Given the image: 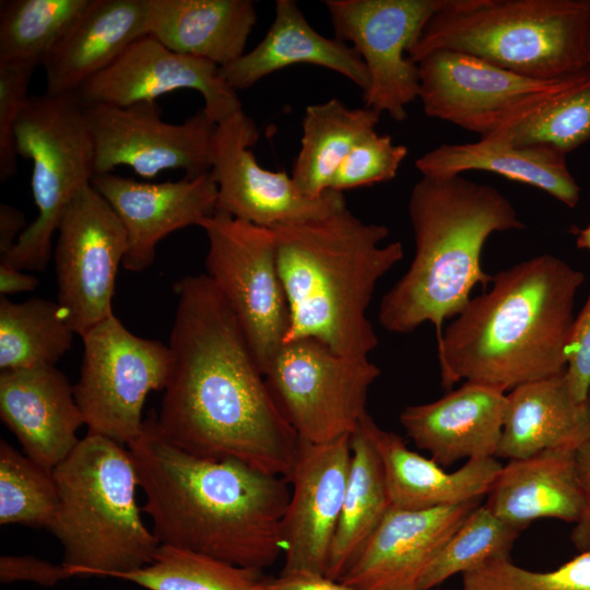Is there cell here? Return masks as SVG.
<instances>
[{
  "label": "cell",
  "instance_id": "obj_1",
  "mask_svg": "<svg viewBox=\"0 0 590 590\" xmlns=\"http://www.w3.org/2000/svg\"><path fill=\"white\" fill-rule=\"evenodd\" d=\"M160 432L202 458L233 459L288 480L299 438L275 403L244 331L205 273L174 284Z\"/></svg>",
  "mask_w": 590,
  "mask_h": 590
},
{
  "label": "cell",
  "instance_id": "obj_2",
  "mask_svg": "<svg viewBox=\"0 0 590 590\" xmlns=\"http://www.w3.org/2000/svg\"><path fill=\"white\" fill-rule=\"evenodd\" d=\"M129 449L161 545L262 570L283 553L291 491L281 476L233 459L191 455L170 442L150 414Z\"/></svg>",
  "mask_w": 590,
  "mask_h": 590
},
{
  "label": "cell",
  "instance_id": "obj_3",
  "mask_svg": "<svg viewBox=\"0 0 590 590\" xmlns=\"http://www.w3.org/2000/svg\"><path fill=\"white\" fill-rule=\"evenodd\" d=\"M581 271L543 253L495 274L436 344L444 389L459 380L503 391L566 370Z\"/></svg>",
  "mask_w": 590,
  "mask_h": 590
},
{
  "label": "cell",
  "instance_id": "obj_4",
  "mask_svg": "<svg viewBox=\"0 0 590 590\" xmlns=\"http://www.w3.org/2000/svg\"><path fill=\"white\" fill-rule=\"evenodd\" d=\"M272 231L288 306L283 343L312 338L338 354L368 357L378 337L367 308L379 280L403 259L402 243L382 244L389 228L347 206Z\"/></svg>",
  "mask_w": 590,
  "mask_h": 590
},
{
  "label": "cell",
  "instance_id": "obj_5",
  "mask_svg": "<svg viewBox=\"0 0 590 590\" xmlns=\"http://www.w3.org/2000/svg\"><path fill=\"white\" fill-rule=\"evenodd\" d=\"M408 211L415 253L408 271L382 297L380 326L410 333L430 322L436 342L447 319L470 302L472 290L492 282L481 264L486 239L496 232L524 228L514 204L498 189L461 175L422 176Z\"/></svg>",
  "mask_w": 590,
  "mask_h": 590
},
{
  "label": "cell",
  "instance_id": "obj_6",
  "mask_svg": "<svg viewBox=\"0 0 590 590\" xmlns=\"http://www.w3.org/2000/svg\"><path fill=\"white\" fill-rule=\"evenodd\" d=\"M52 472L59 502L47 530L75 577H116L154 560L161 543L142 519L128 448L86 434Z\"/></svg>",
  "mask_w": 590,
  "mask_h": 590
},
{
  "label": "cell",
  "instance_id": "obj_7",
  "mask_svg": "<svg viewBox=\"0 0 590 590\" xmlns=\"http://www.w3.org/2000/svg\"><path fill=\"white\" fill-rule=\"evenodd\" d=\"M589 25L590 0H442L408 56L458 51L553 80L586 69Z\"/></svg>",
  "mask_w": 590,
  "mask_h": 590
},
{
  "label": "cell",
  "instance_id": "obj_8",
  "mask_svg": "<svg viewBox=\"0 0 590 590\" xmlns=\"http://www.w3.org/2000/svg\"><path fill=\"white\" fill-rule=\"evenodd\" d=\"M17 154L33 164L37 216L0 262L44 271L54 234L74 197L95 175V149L78 93L30 96L15 125Z\"/></svg>",
  "mask_w": 590,
  "mask_h": 590
},
{
  "label": "cell",
  "instance_id": "obj_9",
  "mask_svg": "<svg viewBox=\"0 0 590 590\" xmlns=\"http://www.w3.org/2000/svg\"><path fill=\"white\" fill-rule=\"evenodd\" d=\"M420 95L426 116L479 133L508 129L551 103L590 85L585 70L553 80H538L480 58L437 50L417 62Z\"/></svg>",
  "mask_w": 590,
  "mask_h": 590
},
{
  "label": "cell",
  "instance_id": "obj_10",
  "mask_svg": "<svg viewBox=\"0 0 590 590\" xmlns=\"http://www.w3.org/2000/svg\"><path fill=\"white\" fill-rule=\"evenodd\" d=\"M380 373L368 357L341 355L316 339L303 338L283 343L263 375L299 440L323 444L357 429Z\"/></svg>",
  "mask_w": 590,
  "mask_h": 590
},
{
  "label": "cell",
  "instance_id": "obj_11",
  "mask_svg": "<svg viewBox=\"0 0 590 590\" xmlns=\"http://www.w3.org/2000/svg\"><path fill=\"white\" fill-rule=\"evenodd\" d=\"M81 338V371L73 390L87 434L128 446L142 433L146 397L167 385L169 347L133 334L114 314Z\"/></svg>",
  "mask_w": 590,
  "mask_h": 590
},
{
  "label": "cell",
  "instance_id": "obj_12",
  "mask_svg": "<svg viewBox=\"0 0 590 590\" xmlns=\"http://www.w3.org/2000/svg\"><path fill=\"white\" fill-rule=\"evenodd\" d=\"M199 227L209 243L205 274L231 306L263 374L288 328L274 232L221 212Z\"/></svg>",
  "mask_w": 590,
  "mask_h": 590
},
{
  "label": "cell",
  "instance_id": "obj_13",
  "mask_svg": "<svg viewBox=\"0 0 590 590\" xmlns=\"http://www.w3.org/2000/svg\"><path fill=\"white\" fill-rule=\"evenodd\" d=\"M442 0H327L335 38L359 54L369 74L364 106L403 121L418 98V64L408 56Z\"/></svg>",
  "mask_w": 590,
  "mask_h": 590
},
{
  "label": "cell",
  "instance_id": "obj_14",
  "mask_svg": "<svg viewBox=\"0 0 590 590\" xmlns=\"http://www.w3.org/2000/svg\"><path fill=\"white\" fill-rule=\"evenodd\" d=\"M55 249L58 304L82 337L111 316L118 267L128 249L126 231L107 201L91 185L66 208Z\"/></svg>",
  "mask_w": 590,
  "mask_h": 590
},
{
  "label": "cell",
  "instance_id": "obj_15",
  "mask_svg": "<svg viewBox=\"0 0 590 590\" xmlns=\"http://www.w3.org/2000/svg\"><path fill=\"white\" fill-rule=\"evenodd\" d=\"M84 111L94 142L95 174L126 165L143 178L172 169L194 178L211 169L216 123L203 108L181 123L164 121L156 101L129 106L84 104Z\"/></svg>",
  "mask_w": 590,
  "mask_h": 590
},
{
  "label": "cell",
  "instance_id": "obj_16",
  "mask_svg": "<svg viewBox=\"0 0 590 590\" xmlns=\"http://www.w3.org/2000/svg\"><path fill=\"white\" fill-rule=\"evenodd\" d=\"M259 140L251 117L238 110L216 123L210 174L217 187L216 212L261 227L329 216L346 206L342 192L306 196L285 172H272L250 150Z\"/></svg>",
  "mask_w": 590,
  "mask_h": 590
},
{
  "label": "cell",
  "instance_id": "obj_17",
  "mask_svg": "<svg viewBox=\"0 0 590 590\" xmlns=\"http://www.w3.org/2000/svg\"><path fill=\"white\" fill-rule=\"evenodd\" d=\"M351 436L323 444L299 440L282 521L281 574L326 576L351 467Z\"/></svg>",
  "mask_w": 590,
  "mask_h": 590
},
{
  "label": "cell",
  "instance_id": "obj_18",
  "mask_svg": "<svg viewBox=\"0 0 590 590\" xmlns=\"http://www.w3.org/2000/svg\"><path fill=\"white\" fill-rule=\"evenodd\" d=\"M185 88L202 95V108L215 123L241 110L237 91L217 64L175 52L150 35L131 44L76 93L84 104L129 106Z\"/></svg>",
  "mask_w": 590,
  "mask_h": 590
},
{
  "label": "cell",
  "instance_id": "obj_19",
  "mask_svg": "<svg viewBox=\"0 0 590 590\" xmlns=\"http://www.w3.org/2000/svg\"><path fill=\"white\" fill-rule=\"evenodd\" d=\"M91 185L120 220L128 239L125 269L141 272L155 259L157 244L168 234L216 212L217 187L210 172L176 181L149 182L114 173L95 174Z\"/></svg>",
  "mask_w": 590,
  "mask_h": 590
},
{
  "label": "cell",
  "instance_id": "obj_20",
  "mask_svg": "<svg viewBox=\"0 0 590 590\" xmlns=\"http://www.w3.org/2000/svg\"><path fill=\"white\" fill-rule=\"evenodd\" d=\"M480 500L426 510L390 507L340 580L358 590H420L421 580Z\"/></svg>",
  "mask_w": 590,
  "mask_h": 590
},
{
  "label": "cell",
  "instance_id": "obj_21",
  "mask_svg": "<svg viewBox=\"0 0 590 590\" xmlns=\"http://www.w3.org/2000/svg\"><path fill=\"white\" fill-rule=\"evenodd\" d=\"M0 417L24 453L49 470L74 450L85 425L73 386L56 366L1 371Z\"/></svg>",
  "mask_w": 590,
  "mask_h": 590
},
{
  "label": "cell",
  "instance_id": "obj_22",
  "mask_svg": "<svg viewBox=\"0 0 590 590\" xmlns=\"http://www.w3.org/2000/svg\"><path fill=\"white\" fill-rule=\"evenodd\" d=\"M506 394L488 385L465 381L438 400L406 406L399 420L416 447L429 452L441 467L462 459L495 457Z\"/></svg>",
  "mask_w": 590,
  "mask_h": 590
},
{
  "label": "cell",
  "instance_id": "obj_23",
  "mask_svg": "<svg viewBox=\"0 0 590 590\" xmlns=\"http://www.w3.org/2000/svg\"><path fill=\"white\" fill-rule=\"evenodd\" d=\"M315 64L342 74L363 93L369 74L359 54L346 43L316 32L294 0H276L274 20L262 40L220 74L235 91L246 90L281 69Z\"/></svg>",
  "mask_w": 590,
  "mask_h": 590
},
{
  "label": "cell",
  "instance_id": "obj_24",
  "mask_svg": "<svg viewBox=\"0 0 590 590\" xmlns=\"http://www.w3.org/2000/svg\"><path fill=\"white\" fill-rule=\"evenodd\" d=\"M146 35V0H93L44 61L45 93L78 92Z\"/></svg>",
  "mask_w": 590,
  "mask_h": 590
},
{
  "label": "cell",
  "instance_id": "obj_25",
  "mask_svg": "<svg viewBox=\"0 0 590 590\" xmlns=\"http://www.w3.org/2000/svg\"><path fill=\"white\" fill-rule=\"evenodd\" d=\"M380 456L390 506L426 510L481 500L492 488L503 464L495 457L469 459L448 472L432 458L410 450L396 433L370 421Z\"/></svg>",
  "mask_w": 590,
  "mask_h": 590
},
{
  "label": "cell",
  "instance_id": "obj_26",
  "mask_svg": "<svg viewBox=\"0 0 590 590\" xmlns=\"http://www.w3.org/2000/svg\"><path fill=\"white\" fill-rule=\"evenodd\" d=\"M576 451L548 449L508 460L484 505L500 520L521 531L542 518L575 523L583 504Z\"/></svg>",
  "mask_w": 590,
  "mask_h": 590
},
{
  "label": "cell",
  "instance_id": "obj_27",
  "mask_svg": "<svg viewBox=\"0 0 590 590\" xmlns=\"http://www.w3.org/2000/svg\"><path fill=\"white\" fill-rule=\"evenodd\" d=\"M590 440V408L573 396L565 371L522 384L506 394L496 458H526L548 449L577 450Z\"/></svg>",
  "mask_w": 590,
  "mask_h": 590
},
{
  "label": "cell",
  "instance_id": "obj_28",
  "mask_svg": "<svg viewBox=\"0 0 590 590\" xmlns=\"http://www.w3.org/2000/svg\"><path fill=\"white\" fill-rule=\"evenodd\" d=\"M148 31L168 49L220 68L245 54L257 12L251 0H146Z\"/></svg>",
  "mask_w": 590,
  "mask_h": 590
},
{
  "label": "cell",
  "instance_id": "obj_29",
  "mask_svg": "<svg viewBox=\"0 0 590 590\" xmlns=\"http://www.w3.org/2000/svg\"><path fill=\"white\" fill-rule=\"evenodd\" d=\"M422 176H451L482 170L502 175L548 193L568 208L580 199L566 155L540 145H515L488 135L476 142L440 144L415 160Z\"/></svg>",
  "mask_w": 590,
  "mask_h": 590
},
{
  "label": "cell",
  "instance_id": "obj_30",
  "mask_svg": "<svg viewBox=\"0 0 590 590\" xmlns=\"http://www.w3.org/2000/svg\"><path fill=\"white\" fill-rule=\"evenodd\" d=\"M367 413L351 436V467L326 577L340 581L389 510L382 462Z\"/></svg>",
  "mask_w": 590,
  "mask_h": 590
},
{
  "label": "cell",
  "instance_id": "obj_31",
  "mask_svg": "<svg viewBox=\"0 0 590 590\" xmlns=\"http://www.w3.org/2000/svg\"><path fill=\"white\" fill-rule=\"evenodd\" d=\"M379 118L371 108H350L337 98L308 106L292 170L296 186L310 198L321 197L354 146L376 131Z\"/></svg>",
  "mask_w": 590,
  "mask_h": 590
},
{
  "label": "cell",
  "instance_id": "obj_32",
  "mask_svg": "<svg viewBox=\"0 0 590 590\" xmlns=\"http://www.w3.org/2000/svg\"><path fill=\"white\" fill-rule=\"evenodd\" d=\"M74 334L58 302L35 297L14 303L0 295L1 371L55 366Z\"/></svg>",
  "mask_w": 590,
  "mask_h": 590
},
{
  "label": "cell",
  "instance_id": "obj_33",
  "mask_svg": "<svg viewBox=\"0 0 590 590\" xmlns=\"http://www.w3.org/2000/svg\"><path fill=\"white\" fill-rule=\"evenodd\" d=\"M93 0H2L0 63L43 66Z\"/></svg>",
  "mask_w": 590,
  "mask_h": 590
},
{
  "label": "cell",
  "instance_id": "obj_34",
  "mask_svg": "<svg viewBox=\"0 0 590 590\" xmlns=\"http://www.w3.org/2000/svg\"><path fill=\"white\" fill-rule=\"evenodd\" d=\"M115 578L148 590H256L262 577L258 569L161 545L151 564Z\"/></svg>",
  "mask_w": 590,
  "mask_h": 590
},
{
  "label": "cell",
  "instance_id": "obj_35",
  "mask_svg": "<svg viewBox=\"0 0 590 590\" xmlns=\"http://www.w3.org/2000/svg\"><path fill=\"white\" fill-rule=\"evenodd\" d=\"M59 502L52 470L0 441V524L48 529Z\"/></svg>",
  "mask_w": 590,
  "mask_h": 590
},
{
  "label": "cell",
  "instance_id": "obj_36",
  "mask_svg": "<svg viewBox=\"0 0 590 590\" xmlns=\"http://www.w3.org/2000/svg\"><path fill=\"white\" fill-rule=\"evenodd\" d=\"M520 531L500 520L485 505H479L427 568L420 590H429L456 574L463 575L494 558L509 556Z\"/></svg>",
  "mask_w": 590,
  "mask_h": 590
},
{
  "label": "cell",
  "instance_id": "obj_37",
  "mask_svg": "<svg viewBox=\"0 0 590 590\" xmlns=\"http://www.w3.org/2000/svg\"><path fill=\"white\" fill-rule=\"evenodd\" d=\"M492 135L515 145L548 146L566 155L590 140V85Z\"/></svg>",
  "mask_w": 590,
  "mask_h": 590
},
{
  "label": "cell",
  "instance_id": "obj_38",
  "mask_svg": "<svg viewBox=\"0 0 590 590\" xmlns=\"http://www.w3.org/2000/svg\"><path fill=\"white\" fill-rule=\"evenodd\" d=\"M467 590H590V551L580 552L551 571H532L494 558L462 575Z\"/></svg>",
  "mask_w": 590,
  "mask_h": 590
},
{
  "label": "cell",
  "instance_id": "obj_39",
  "mask_svg": "<svg viewBox=\"0 0 590 590\" xmlns=\"http://www.w3.org/2000/svg\"><path fill=\"white\" fill-rule=\"evenodd\" d=\"M408 155V148L396 144L389 134L376 131L357 143L335 170L329 190H344L392 180Z\"/></svg>",
  "mask_w": 590,
  "mask_h": 590
},
{
  "label": "cell",
  "instance_id": "obj_40",
  "mask_svg": "<svg viewBox=\"0 0 590 590\" xmlns=\"http://www.w3.org/2000/svg\"><path fill=\"white\" fill-rule=\"evenodd\" d=\"M35 68L20 63H0V181L17 172L15 125L30 97L27 95Z\"/></svg>",
  "mask_w": 590,
  "mask_h": 590
},
{
  "label": "cell",
  "instance_id": "obj_41",
  "mask_svg": "<svg viewBox=\"0 0 590 590\" xmlns=\"http://www.w3.org/2000/svg\"><path fill=\"white\" fill-rule=\"evenodd\" d=\"M565 378L576 400L587 402L590 386V290L583 307L574 320Z\"/></svg>",
  "mask_w": 590,
  "mask_h": 590
},
{
  "label": "cell",
  "instance_id": "obj_42",
  "mask_svg": "<svg viewBox=\"0 0 590 590\" xmlns=\"http://www.w3.org/2000/svg\"><path fill=\"white\" fill-rule=\"evenodd\" d=\"M75 577L62 563L59 565L31 555H2L0 557V581L33 582L51 587L60 581Z\"/></svg>",
  "mask_w": 590,
  "mask_h": 590
},
{
  "label": "cell",
  "instance_id": "obj_43",
  "mask_svg": "<svg viewBox=\"0 0 590 590\" xmlns=\"http://www.w3.org/2000/svg\"><path fill=\"white\" fill-rule=\"evenodd\" d=\"M576 463L583 504L580 516L574 523L570 540L580 553L590 551V440L577 449Z\"/></svg>",
  "mask_w": 590,
  "mask_h": 590
},
{
  "label": "cell",
  "instance_id": "obj_44",
  "mask_svg": "<svg viewBox=\"0 0 590 590\" xmlns=\"http://www.w3.org/2000/svg\"><path fill=\"white\" fill-rule=\"evenodd\" d=\"M256 590H358L338 580L322 575L295 573L281 574L274 579H264L257 585Z\"/></svg>",
  "mask_w": 590,
  "mask_h": 590
},
{
  "label": "cell",
  "instance_id": "obj_45",
  "mask_svg": "<svg viewBox=\"0 0 590 590\" xmlns=\"http://www.w3.org/2000/svg\"><path fill=\"white\" fill-rule=\"evenodd\" d=\"M27 226L21 210L7 203L0 205V258L13 249Z\"/></svg>",
  "mask_w": 590,
  "mask_h": 590
},
{
  "label": "cell",
  "instance_id": "obj_46",
  "mask_svg": "<svg viewBox=\"0 0 590 590\" xmlns=\"http://www.w3.org/2000/svg\"><path fill=\"white\" fill-rule=\"evenodd\" d=\"M38 286V280L32 274L0 262V293L13 295L22 292L34 291Z\"/></svg>",
  "mask_w": 590,
  "mask_h": 590
},
{
  "label": "cell",
  "instance_id": "obj_47",
  "mask_svg": "<svg viewBox=\"0 0 590 590\" xmlns=\"http://www.w3.org/2000/svg\"><path fill=\"white\" fill-rule=\"evenodd\" d=\"M576 244L578 248L590 252V224L577 233Z\"/></svg>",
  "mask_w": 590,
  "mask_h": 590
},
{
  "label": "cell",
  "instance_id": "obj_48",
  "mask_svg": "<svg viewBox=\"0 0 590 590\" xmlns=\"http://www.w3.org/2000/svg\"><path fill=\"white\" fill-rule=\"evenodd\" d=\"M586 68L590 72V25L586 38Z\"/></svg>",
  "mask_w": 590,
  "mask_h": 590
},
{
  "label": "cell",
  "instance_id": "obj_49",
  "mask_svg": "<svg viewBox=\"0 0 590 590\" xmlns=\"http://www.w3.org/2000/svg\"><path fill=\"white\" fill-rule=\"evenodd\" d=\"M587 402H588V405L590 408V386H589V390H588Z\"/></svg>",
  "mask_w": 590,
  "mask_h": 590
},
{
  "label": "cell",
  "instance_id": "obj_50",
  "mask_svg": "<svg viewBox=\"0 0 590 590\" xmlns=\"http://www.w3.org/2000/svg\"><path fill=\"white\" fill-rule=\"evenodd\" d=\"M463 590H467V589H463Z\"/></svg>",
  "mask_w": 590,
  "mask_h": 590
}]
</instances>
